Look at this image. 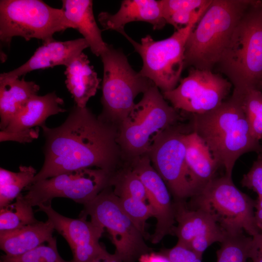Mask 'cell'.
<instances>
[{
  "mask_svg": "<svg viewBox=\"0 0 262 262\" xmlns=\"http://www.w3.org/2000/svg\"><path fill=\"white\" fill-rule=\"evenodd\" d=\"M44 162L32 183L68 171L96 167L114 174L123 159L117 127L76 105L65 121L42 126Z\"/></svg>",
  "mask_w": 262,
  "mask_h": 262,
  "instance_id": "1",
  "label": "cell"
},
{
  "mask_svg": "<svg viewBox=\"0 0 262 262\" xmlns=\"http://www.w3.org/2000/svg\"><path fill=\"white\" fill-rule=\"evenodd\" d=\"M242 96L232 93L208 112L192 114L191 127L209 148L225 175L232 177L236 161L249 152L262 153V146L251 134L242 105Z\"/></svg>",
  "mask_w": 262,
  "mask_h": 262,
  "instance_id": "2",
  "label": "cell"
},
{
  "mask_svg": "<svg viewBox=\"0 0 262 262\" xmlns=\"http://www.w3.org/2000/svg\"><path fill=\"white\" fill-rule=\"evenodd\" d=\"M215 67L243 96L262 78V1L252 0L235 27Z\"/></svg>",
  "mask_w": 262,
  "mask_h": 262,
  "instance_id": "3",
  "label": "cell"
},
{
  "mask_svg": "<svg viewBox=\"0 0 262 262\" xmlns=\"http://www.w3.org/2000/svg\"><path fill=\"white\" fill-rule=\"evenodd\" d=\"M251 0H212L190 33L184 68L213 71L238 21Z\"/></svg>",
  "mask_w": 262,
  "mask_h": 262,
  "instance_id": "4",
  "label": "cell"
},
{
  "mask_svg": "<svg viewBox=\"0 0 262 262\" xmlns=\"http://www.w3.org/2000/svg\"><path fill=\"white\" fill-rule=\"evenodd\" d=\"M181 119L154 84L143 93L118 126V143L123 159L129 163L146 154L155 139Z\"/></svg>",
  "mask_w": 262,
  "mask_h": 262,
  "instance_id": "5",
  "label": "cell"
},
{
  "mask_svg": "<svg viewBox=\"0 0 262 262\" xmlns=\"http://www.w3.org/2000/svg\"><path fill=\"white\" fill-rule=\"evenodd\" d=\"M256 200L240 191L232 177H215L190 198L188 206L210 214L229 234L261 233L255 219Z\"/></svg>",
  "mask_w": 262,
  "mask_h": 262,
  "instance_id": "6",
  "label": "cell"
},
{
  "mask_svg": "<svg viewBox=\"0 0 262 262\" xmlns=\"http://www.w3.org/2000/svg\"><path fill=\"white\" fill-rule=\"evenodd\" d=\"M103 66L101 119L118 127L135 105L134 99L154 84L136 72L122 49L111 45L100 56Z\"/></svg>",
  "mask_w": 262,
  "mask_h": 262,
  "instance_id": "7",
  "label": "cell"
},
{
  "mask_svg": "<svg viewBox=\"0 0 262 262\" xmlns=\"http://www.w3.org/2000/svg\"><path fill=\"white\" fill-rule=\"evenodd\" d=\"M68 28L75 29L62 8H53L40 0L0 1V39L5 44L15 36L49 42L54 33Z\"/></svg>",
  "mask_w": 262,
  "mask_h": 262,
  "instance_id": "8",
  "label": "cell"
},
{
  "mask_svg": "<svg viewBox=\"0 0 262 262\" xmlns=\"http://www.w3.org/2000/svg\"><path fill=\"white\" fill-rule=\"evenodd\" d=\"M203 14L163 40H155L147 35L138 43L129 35L126 38L142 59L139 74L150 80L162 93L174 89L180 82L184 68L186 41Z\"/></svg>",
  "mask_w": 262,
  "mask_h": 262,
  "instance_id": "9",
  "label": "cell"
},
{
  "mask_svg": "<svg viewBox=\"0 0 262 262\" xmlns=\"http://www.w3.org/2000/svg\"><path fill=\"white\" fill-rule=\"evenodd\" d=\"M83 205L80 216H89L93 223L108 230L115 247V253L123 261L135 262L142 255L152 252L144 236L122 209L111 186Z\"/></svg>",
  "mask_w": 262,
  "mask_h": 262,
  "instance_id": "10",
  "label": "cell"
},
{
  "mask_svg": "<svg viewBox=\"0 0 262 262\" xmlns=\"http://www.w3.org/2000/svg\"><path fill=\"white\" fill-rule=\"evenodd\" d=\"M114 175L99 168L68 171L32 183L24 196L33 207L51 203L55 197H64L84 205L111 186Z\"/></svg>",
  "mask_w": 262,
  "mask_h": 262,
  "instance_id": "11",
  "label": "cell"
},
{
  "mask_svg": "<svg viewBox=\"0 0 262 262\" xmlns=\"http://www.w3.org/2000/svg\"><path fill=\"white\" fill-rule=\"evenodd\" d=\"M185 133L176 125L166 129L147 153L175 201H186L196 193L186 159Z\"/></svg>",
  "mask_w": 262,
  "mask_h": 262,
  "instance_id": "12",
  "label": "cell"
},
{
  "mask_svg": "<svg viewBox=\"0 0 262 262\" xmlns=\"http://www.w3.org/2000/svg\"><path fill=\"white\" fill-rule=\"evenodd\" d=\"M232 85L219 73L190 67L188 75L174 89L163 92L177 110L200 114L219 106L227 98Z\"/></svg>",
  "mask_w": 262,
  "mask_h": 262,
  "instance_id": "13",
  "label": "cell"
},
{
  "mask_svg": "<svg viewBox=\"0 0 262 262\" xmlns=\"http://www.w3.org/2000/svg\"><path fill=\"white\" fill-rule=\"evenodd\" d=\"M56 230L68 243L73 254L71 262H93L106 257L109 253L99 243L104 229L81 217L73 219L56 212L51 203L38 206Z\"/></svg>",
  "mask_w": 262,
  "mask_h": 262,
  "instance_id": "14",
  "label": "cell"
},
{
  "mask_svg": "<svg viewBox=\"0 0 262 262\" xmlns=\"http://www.w3.org/2000/svg\"><path fill=\"white\" fill-rule=\"evenodd\" d=\"M175 217L177 226L173 235L178 238L177 244L188 248L202 256L213 243L222 242L227 233L207 212L190 208L186 201H175Z\"/></svg>",
  "mask_w": 262,
  "mask_h": 262,
  "instance_id": "15",
  "label": "cell"
},
{
  "mask_svg": "<svg viewBox=\"0 0 262 262\" xmlns=\"http://www.w3.org/2000/svg\"><path fill=\"white\" fill-rule=\"evenodd\" d=\"M130 164L144 184L148 204L152 208L156 219L155 229L150 241L154 244L159 243L166 235H173L176 223L171 194L153 167L147 154L135 159Z\"/></svg>",
  "mask_w": 262,
  "mask_h": 262,
  "instance_id": "16",
  "label": "cell"
},
{
  "mask_svg": "<svg viewBox=\"0 0 262 262\" xmlns=\"http://www.w3.org/2000/svg\"><path fill=\"white\" fill-rule=\"evenodd\" d=\"M87 48H89V45L83 38L65 41L53 39L43 43L23 65L12 71L1 73L0 76L19 78L34 70L59 65L66 66Z\"/></svg>",
  "mask_w": 262,
  "mask_h": 262,
  "instance_id": "17",
  "label": "cell"
},
{
  "mask_svg": "<svg viewBox=\"0 0 262 262\" xmlns=\"http://www.w3.org/2000/svg\"><path fill=\"white\" fill-rule=\"evenodd\" d=\"M104 30L116 31L125 38V25L131 22L142 21L152 25L154 30L162 29L166 23L162 10L161 0H124L118 11L111 14L101 12L98 17Z\"/></svg>",
  "mask_w": 262,
  "mask_h": 262,
  "instance_id": "18",
  "label": "cell"
},
{
  "mask_svg": "<svg viewBox=\"0 0 262 262\" xmlns=\"http://www.w3.org/2000/svg\"><path fill=\"white\" fill-rule=\"evenodd\" d=\"M63 104V99L55 92L44 96L35 95L1 131L14 133L28 130L34 127H41L45 124L49 116L66 111L61 107Z\"/></svg>",
  "mask_w": 262,
  "mask_h": 262,
  "instance_id": "19",
  "label": "cell"
},
{
  "mask_svg": "<svg viewBox=\"0 0 262 262\" xmlns=\"http://www.w3.org/2000/svg\"><path fill=\"white\" fill-rule=\"evenodd\" d=\"M62 8L66 16L82 34L92 52L100 56L108 49L94 17L93 1L90 0H63Z\"/></svg>",
  "mask_w": 262,
  "mask_h": 262,
  "instance_id": "20",
  "label": "cell"
},
{
  "mask_svg": "<svg viewBox=\"0 0 262 262\" xmlns=\"http://www.w3.org/2000/svg\"><path fill=\"white\" fill-rule=\"evenodd\" d=\"M52 223L37 221L18 229L0 233V247L5 255H22L50 241L54 230Z\"/></svg>",
  "mask_w": 262,
  "mask_h": 262,
  "instance_id": "21",
  "label": "cell"
},
{
  "mask_svg": "<svg viewBox=\"0 0 262 262\" xmlns=\"http://www.w3.org/2000/svg\"><path fill=\"white\" fill-rule=\"evenodd\" d=\"M184 139L186 162L197 193L216 177L220 166L207 146L195 132L185 133Z\"/></svg>",
  "mask_w": 262,
  "mask_h": 262,
  "instance_id": "22",
  "label": "cell"
},
{
  "mask_svg": "<svg viewBox=\"0 0 262 262\" xmlns=\"http://www.w3.org/2000/svg\"><path fill=\"white\" fill-rule=\"evenodd\" d=\"M65 74L66 86L75 105L86 107L89 99L96 95L101 81L87 56L82 52L75 58L66 66Z\"/></svg>",
  "mask_w": 262,
  "mask_h": 262,
  "instance_id": "23",
  "label": "cell"
},
{
  "mask_svg": "<svg viewBox=\"0 0 262 262\" xmlns=\"http://www.w3.org/2000/svg\"><path fill=\"white\" fill-rule=\"evenodd\" d=\"M39 89V86L33 81L0 76L1 131L7 127L31 98L37 95Z\"/></svg>",
  "mask_w": 262,
  "mask_h": 262,
  "instance_id": "24",
  "label": "cell"
},
{
  "mask_svg": "<svg viewBox=\"0 0 262 262\" xmlns=\"http://www.w3.org/2000/svg\"><path fill=\"white\" fill-rule=\"evenodd\" d=\"M36 173L32 166L21 165L17 172L0 167V208L11 203L22 190L31 184Z\"/></svg>",
  "mask_w": 262,
  "mask_h": 262,
  "instance_id": "25",
  "label": "cell"
},
{
  "mask_svg": "<svg viewBox=\"0 0 262 262\" xmlns=\"http://www.w3.org/2000/svg\"><path fill=\"white\" fill-rule=\"evenodd\" d=\"M0 209V233L13 231L38 221L33 206L21 193L14 203Z\"/></svg>",
  "mask_w": 262,
  "mask_h": 262,
  "instance_id": "26",
  "label": "cell"
},
{
  "mask_svg": "<svg viewBox=\"0 0 262 262\" xmlns=\"http://www.w3.org/2000/svg\"><path fill=\"white\" fill-rule=\"evenodd\" d=\"M111 186L118 197L129 196L145 202L147 200L144 184L130 166L118 170L112 178Z\"/></svg>",
  "mask_w": 262,
  "mask_h": 262,
  "instance_id": "27",
  "label": "cell"
},
{
  "mask_svg": "<svg viewBox=\"0 0 262 262\" xmlns=\"http://www.w3.org/2000/svg\"><path fill=\"white\" fill-rule=\"evenodd\" d=\"M252 241V237L244 232L227 234L216 251V262H246Z\"/></svg>",
  "mask_w": 262,
  "mask_h": 262,
  "instance_id": "28",
  "label": "cell"
},
{
  "mask_svg": "<svg viewBox=\"0 0 262 262\" xmlns=\"http://www.w3.org/2000/svg\"><path fill=\"white\" fill-rule=\"evenodd\" d=\"M47 243L19 256L3 255L0 262H71L64 260L60 256L55 237Z\"/></svg>",
  "mask_w": 262,
  "mask_h": 262,
  "instance_id": "29",
  "label": "cell"
},
{
  "mask_svg": "<svg viewBox=\"0 0 262 262\" xmlns=\"http://www.w3.org/2000/svg\"><path fill=\"white\" fill-rule=\"evenodd\" d=\"M118 198L123 211L146 239V221L154 217L152 208L148 203L129 196H119Z\"/></svg>",
  "mask_w": 262,
  "mask_h": 262,
  "instance_id": "30",
  "label": "cell"
},
{
  "mask_svg": "<svg viewBox=\"0 0 262 262\" xmlns=\"http://www.w3.org/2000/svg\"><path fill=\"white\" fill-rule=\"evenodd\" d=\"M211 0H161L163 16L166 23L174 13L181 11L197 10Z\"/></svg>",
  "mask_w": 262,
  "mask_h": 262,
  "instance_id": "31",
  "label": "cell"
},
{
  "mask_svg": "<svg viewBox=\"0 0 262 262\" xmlns=\"http://www.w3.org/2000/svg\"><path fill=\"white\" fill-rule=\"evenodd\" d=\"M241 183L257 193L258 197H262V153L258 154L249 171L243 175Z\"/></svg>",
  "mask_w": 262,
  "mask_h": 262,
  "instance_id": "32",
  "label": "cell"
},
{
  "mask_svg": "<svg viewBox=\"0 0 262 262\" xmlns=\"http://www.w3.org/2000/svg\"><path fill=\"white\" fill-rule=\"evenodd\" d=\"M242 105L246 118L262 117V92L256 88L247 91L243 96Z\"/></svg>",
  "mask_w": 262,
  "mask_h": 262,
  "instance_id": "33",
  "label": "cell"
},
{
  "mask_svg": "<svg viewBox=\"0 0 262 262\" xmlns=\"http://www.w3.org/2000/svg\"><path fill=\"white\" fill-rule=\"evenodd\" d=\"M161 252L171 262H202V256L177 244L172 248L163 250Z\"/></svg>",
  "mask_w": 262,
  "mask_h": 262,
  "instance_id": "34",
  "label": "cell"
},
{
  "mask_svg": "<svg viewBox=\"0 0 262 262\" xmlns=\"http://www.w3.org/2000/svg\"><path fill=\"white\" fill-rule=\"evenodd\" d=\"M211 2L201 8L194 11H186L176 12L169 18L167 23L172 25L176 30L189 24L196 16L203 14Z\"/></svg>",
  "mask_w": 262,
  "mask_h": 262,
  "instance_id": "35",
  "label": "cell"
},
{
  "mask_svg": "<svg viewBox=\"0 0 262 262\" xmlns=\"http://www.w3.org/2000/svg\"><path fill=\"white\" fill-rule=\"evenodd\" d=\"M38 135V127H36L35 129H31L14 133H7L1 131L0 141L14 140L20 143H29L37 138Z\"/></svg>",
  "mask_w": 262,
  "mask_h": 262,
  "instance_id": "36",
  "label": "cell"
},
{
  "mask_svg": "<svg viewBox=\"0 0 262 262\" xmlns=\"http://www.w3.org/2000/svg\"><path fill=\"white\" fill-rule=\"evenodd\" d=\"M249 259L252 262H262V233L252 237Z\"/></svg>",
  "mask_w": 262,
  "mask_h": 262,
  "instance_id": "37",
  "label": "cell"
},
{
  "mask_svg": "<svg viewBox=\"0 0 262 262\" xmlns=\"http://www.w3.org/2000/svg\"><path fill=\"white\" fill-rule=\"evenodd\" d=\"M252 136L259 141L262 139V117L247 118Z\"/></svg>",
  "mask_w": 262,
  "mask_h": 262,
  "instance_id": "38",
  "label": "cell"
},
{
  "mask_svg": "<svg viewBox=\"0 0 262 262\" xmlns=\"http://www.w3.org/2000/svg\"><path fill=\"white\" fill-rule=\"evenodd\" d=\"M139 262H171L169 259L161 252H150L145 253L138 259Z\"/></svg>",
  "mask_w": 262,
  "mask_h": 262,
  "instance_id": "39",
  "label": "cell"
},
{
  "mask_svg": "<svg viewBox=\"0 0 262 262\" xmlns=\"http://www.w3.org/2000/svg\"><path fill=\"white\" fill-rule=\"evenodd\" d=\"M254 213L256 225L260 230L262 231V197H258L256 200Z\"/></svg>",
  "mask_w": 262,
  "mask_h": 262,
  "instance_id": "40",
  "label": "cell"
},
{
  "mask_svg": "<svg viewBox=\"0 0 262 262\" xmlns=\"http://www.w3.org/2000/svg\"><path fill=\"white\" fill-rule=\"evenodd\" d=\"M105 262H125L115 253L109 254L105 259Z\"/></svg>",
  "mask_w": 262,
  "mask_h": 262,
  "instance_id": "41",
  "label": "cell"
},
{
  "mask_svg": "<svg viewBox=\"0 0 262 262\" xmlns=\"http://www.w3.org/2000/svg\"><path fill=\"white\" fill-rule=\"evenodd\" d=\"M107 257H106L105 258H102L98 259L95 260L94 261H93V262H105V259L107 258Z\"/></svg>",
  "mask_w": 262,
  "mask_h": 262,
  "instance_id": "42",
  "label": "cell"
}]
</instances>
